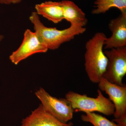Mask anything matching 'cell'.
Wrapping results in <instances>:
<instances>
[{
    "instance_id": "cell-16",
    "label": "cell",
    "mask_w": 126,
    "mask_h": 126,
    "mask_svg": "<svg viewBox=\"0 0 126 126\" xmlns=\"http://www.w3.org/2000/svg\"><path fill=\"white\" fill-rule=\"evenodd\" d=\"M4 38V36L0 34V43L2 41Z\"/></svg>"
},
{
    "instance_id": "cell-1",
    "label": "cell",
    "mask_w": 126,
    "mask_h": 126,
    "mask_svg": "<svg viewBox=\"0 0 126 126\" xmlns=\"http://www.w3.org/2000/svg\"><path fill=\"white\" fill-rule=\"evenodd\" d=\"M107 38L104 33L97 32L86 44L85 70L89 79L93 83H98L107 65L108 59L103 50Z\"/></svg>"
},
{
    "instance_id": "cell-4",
    "label": "cell",
    "mask_w": 126,
    "mask_h": 126,
    "mask_svg": "<svg viewBox=\"0 0 126 126\" xmlns=\"http://www.w3.org/2000/svg\"><path fill=\"white\" fill-rule=\"evenodd\" d=\"M45 110L60 121L66 123L73 118L74 110L65 98L52 96L41 88L35 93Z\"/></svg>"
},
{
    "instance_id": "cell-14",
    "label": "cell",
    "mask_w": 126,
    "mask_h": 126,
    "mask_svg": "<svg viewBox=\"0 0 126 126\" xmlns=\"http://www.w3.org/2000/svg\"><path fill=\"white\" fill-rule=\"evenodd\" d=\"M113 121L116 123L118 126H126V115H123L119 118H115Z\"/></svg>"
},
{
    "instance_id": "cell-5",
    "label": "cell",
    "mask_w": 126,
    "mask_h": 126,
    "mask_svg": "<svg viewBox=\"0 0 126 126\" xmlns=\"http://www.w3.org/2000/svg\"><path fill=\"white\" fill-rule=\"evenodd\" d=\"M108 63L103 78L111 83L124 85L123 79L126 74V47L104 51Z\"/></svg>"
},
{
    "instance_id": "cell-2",
    "label": "cell",
    "mask_w": 126,
    "mask_h": 126,
    "mask_svg": "<svg viewBox=\"0 0 126 126\" xmlns=\"http://www.w3.org/2000/svg\"><path fill=\"white\" fill-rule=\"evenodd\" d=\"M29 19L33 25L35 33L39 40L48 49L52 50L57 49L62 44L73 39L75 36L83 33L86 30L84 27L71 25L63 30L46 27L41 22L36 12L32 13Z\"/></svg>"
},
{
    "instance_id": "cell-3",
    "label": "cell",
    "mask_w": 126,
    "mask_h": 126,
    "mask_svg": "<svg viewBox=\"0 0 126 126\" xmlns=\"http://www.w3.org/2000/svg\"><path fill=\"white\" fill-rule=\"evenodd\" d=\"M97 93V96L93 98L69 91L65 94V98L76 112L97 111L106 116L113 115L115 108L112 102L104 96L101 90H98Z\"/></svg>"
},
{
    "instance_id": "cell-8",
    "label": "cell",
    "mask_w": 126,
    "mask_h": 126,
    "mask_svg": "<svg viewBox=\"0 0 126 126\" xmlns=\"http://www.w3.org/2000/svg\"><path fill=\"white\" fill-rule=\"evenodd\" d=\"M108 27L112 34L104 41V48L126 47V13H121L117 18L111 20Z\"/></svg>"
},
{
    "instance_id": "cell-12",
    "label": "cell",
    "mask_w": 126,
    "mask_h": 126,
    "mask_svg": "<svg viewBox=\"0 0 126 126\" xmlns=\"http://www.w3.org/2000/svg\"><path fill=\"white\" fill-rule=\"evenodd\" d=\"M94 3L96 8L93 10V15L104 14L112 7L119 9L121 13H126V0H96Z\"/></svg>"
},
{
    "instance_id": "cell-10",
    "label": "cell",
    "mask_w": 126,
    "mask_h": 126,
    "mask_svg": "<svg viewBox=\"0 0 126 126\" xmlns=\"http://www.w3.org/2000/svg\"><path fill=\"white\" fill-rule=\"evenodd\" d=\"M35 8L39 15L55 24L64 19L62 1H46L35 5Z\"/></svg>"
},
{
    "instance_id": "cell-11",
    "label": "cell",
    "mask_w": 126,
    "mask_h": 126,
    "mask_svg": "<svg viewBox=\"0 0 126 126\" xmlns=\"http://www.w3.org/2000/svg\"><path fill=\"white\" fill-rule=\"evenodd\" d=\"M64 19L70 25L84 27L88 23L86 14L74 2L68 0L62 1Z\"/></svg>"
},
{
    "instance_id": "cell-9",
    "label": "cell",
    "mask_w": 126,
    "mask_h": 126,
    "mask_svg": "<svg viewBox=\"0 0 126 126\" xmlns=\"http://www.w3.org/2000/svg\"><path fill=\"white\" fill-rule=\"evenodd\" d=\"M73 123H64L60 121L46 112L41 104L31 114L22 120L20 126H73Z\"/></svg>"
},
{
    "instance_id": "cell-13",
    "label": "cell",
    "mask_w": 126,
    "mask_h": 126,
    "mask_svg": "<svg viewBox=\"0 0 126 126\" xmlns=\"http://www.w3.org/2000/svg\"><path fill=\"white\" fill-rule=\"evenodd\" d=\"M85 113V115L81 116L82 121L90 123L94 126H118L115 122L110 121L99 114L94 112Z\"/></svg>"
},
{
    "instance_id": "cell-6",
    "label": "cell",
    "mask_w": 126,
    "mask_h": 126,
    "mask_svg": "<svg viewBox=\"0 0 126 126\" xmlns=\"http://www.w3.org/2000/svg\"><path fill=\"white\" fill-rule=\"evenodd\" d=\"M48 48L39 40L34 32L27 29L24 33L21 44L9 57L12 63L17 65L32 55L38 53H46Z\"/></svg>"
},
{
    "instance_id": "cell-7",
    "label": "cell",
    "mask_w": 126,
    "mask_h": 126,
    "mask_svg": "<svg viewBox=\"0 0 126 126\" xmlns=\"http://www.w3.org/2000/svg\"><path fill=\"white\" fill-rule=\"evenodd\" d=\"M99 90L109 95L115 108V119L126 115V86H120L110 83L102 78L98 82Z\"/></svg>"
},
{
    "instance_id": "cell-15",
    "label": "cell",
    "mask_w": 126,
    "mask_h": 126,
    "mask_svg": "<svg viewBox=\"0 0 126 126\" xmlns=\"http://www.w3.org/2000/svg\"><path fill=\"white\" fill-rule=\"evenodd\" d=\"M22 0H0V3L2 4L10 5L20 3Z\"/></svg>"
}]
</instances>
